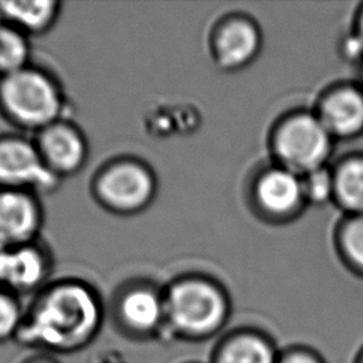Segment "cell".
Returning <instances> with one entry per match:
<instances>
[{
    "instance_id": "18",
    "label": "cell",
    "mask_w": 363,
    "mask_h": 363,
    "mask_svg": "<svg viewBox=\"0 0 363 363\" xmlns=\"http://www.w3.org/2000/svg\"><path fill=\"white\" fill-rule=\"evenodd\" d=\"M26 306L21 296L0 288V345L16 340L24 319Z\"/></svg>"
},
{
    "instance_id": "21",
    "label": "cell",
    "mask_w": 363,
    "mask_h": 363,
    "mask_svg": "<svg viewBox=\"0 0 363 363\" xmlns=\"http://www.w3.org/2000/svg\"><path fill=\"white\" fill-rule=\"evenodd\" d=\"M277 363H323V360L312 350L295 347L279 353Z\"/></svg>"
},
{
    "instance_id": "17",
    "label": "cell",
    "mask_w": 363,
    "mask_h": 363,
    "mask_svg": "<svg viewBox=\"0 0 363 363\" xmlns=\"http://www.w3.org/2000/svg\"><path fill=\"white\" fill-rule=\"evenodd\" d=\"M31 38L0 20V77L33 64Z\"/></svg>"
},
{
    "instance_id": "19",
    "label": "cell",
    "mask_w": 363,
    "mask_h": 363,
    "mask_svg": "<svg viewBox=\"0 0 363 363\" xmlns=\"http://www.w3.org/2000/svg\"><path fill=\"white\" fill-rule=\"evenodd\" d=\"M340 241L349 261L363 269V214L356 216L345 225Z\"/></svg>"
},
{
    "instance_id": "1",
    "label": "cell",
    "mask_w": 363,
    "mask_h": 363,
    "mask_svg": "<svg viewBox=\"0 0 363 363\" xmlns=\"http://www.w3.org/2000/svg\"><path fill=\"white\" fill-rule=\"evenodd\" d=\"M106 306L99 291L77 277L51 279L33 295L14 342L48 354L75 353L102 329Z\"/></svg>"
},
{
    "instance_id": "8",
    "label": "cell",
    "mask_w": 363,
    "mask_h": 363,
    "mask_svg": "<svg viewBox=\"0 0 363 363\" xmlns=\"http://www.w3.org/2000/svg\"><path fill=\"white\" fill-rule=\"evenodd\" d=\"M54 257L43 238L20 245L0 244V288L34 295L51 281Z\"/></svg>"
},
{
    "instance_id": "13",
    "label": "cell",
    "mask_w": 363,
    "mask_h": 363,
    "mask_svg": "<svg viewBox=\"0 0 363 363\" xmlns=\"http://www.w3.org/2000/svg\"><path fill=\"white\" fill-rule=\"evenodd\" d=\"M257 199L271 214L285 216L298 208L305 199L302 180L296 173L282 167L272 169L257 183Z\"/></svg>"
},
{
    "instance_id": "15",
    "label": "cell",
    "mask_w": 363,
    "mask_h": 363,
    "mask_svg": "<svg viewBox=\"0 0 363 363\" xmlns=\"http://www.w3.org/2000/svg\"><path fill=\"white\" fill-rule=\"evenodd\" d=\"M279 353L261 335L242 332L225 339L214 353L213 363H277Z\"/></svg>"
},
{
    "instance_id": "12",
    "label": "cell",
    "mask_w": 363,
    "mask_h": 363,
    "mask_svg": "<svg viewBox=\"0 0 363 363\" xmlns=\"http://www.w3.org/2000/svg\"><path fill=\"white\" fill-rule=\"evenodd\" d=\"M319 121L335 136H353L363 130V94L352 88L336 89L320 104Z\"/></svg>"
},
{
    "instance_id": "10",
    "label": "cell",
    "mask_w": 363,
    "mask_h": 363,
    "mask_svg": "<svg viewBox=\"0 0 363 363\" xmlns=\"http://www.w3.org/2000/svg\"><path fill=\"white\" fill-rule=\"evenodd\" d=\"M44 220L41 196L0 187V244L20 245L40 240Z\"/></svg>"
},
{
    "instance_id": "3",
    "label": "cell",
    "mask_w": 363,
    "mask_h": 363,
    "mask_svg": "<svg viewBox=\"0 0 363 363\" xmlns=\"http://www.w3.org/2000/svg\"><path fill=\"white\" fill-rule=\"evenodd\" d=\"M89 193L106 213L128 217L140 213L152 203L156 179L140 159L128 155L113 156L94 172Z\"/></svg>"
},
{
    "instance_id": "11",
    "label": "cell",
    "mask_w": 363,
    "mask_h": 363,
    "mask_svg": "<svg viewBox=\"0 0 363 363\" xmlns=\"http://www.w3.org/2000/svg\"><path fill=\"white\" fill-rule=\"evenodd\" d=\"M62 13L57 0H1L0 20L16 27L30 38L47 34Z\"/></svg>"
},
{
    "instance_id": "24",
    "label": "cell",
    "mask_w": 363,
    "mask_h": 363,
    "mask_svg": "<svg viewBox=\"0 0 363 363\" xmlns=\"http://www.w3.org/2000/svg\"><path fill=\"white\" fill-rule=\"evenodd\" d=\"M357 363H363V352H362V354L359 356V359H357Z\"/></svg>"
},
{
    "instance_id": "7",
    "label": "cell",
    "mask_w": 363,
    "mask_h": 363,
    "mask_svg": "<svg viewBox=\"0 0 363 363\" xmlns=\"http://www.w3.org/2000/svg\"><path fill=\"white\" fill-rule=\"evenodd\" d=\"M109 313L125 335L147 337L164 329V294L143 281L123 282L112 294Z\"/></svg>"
},
{
    "instance_id": "20",
    "label": "cell",
    "mask_w": 363,
    "mask_h": 363,
    "mask_svg": "<svg viewBox=\"0 0 363 363\" xmlns=\"http://www.w3.org/2000/svg\"><path fill=\"white\" fill-rule=\"evenodd\" d=\"M303 196L313 203H323L333 194V174L319 167L305 174L302 180Z\"/></svg>"
},
{
    "instance_id": "16",
    "label": "cell",
    "mask_w": 363,
    "mask_h": 363,
    "mask_svg": "<svg viewBox=\"0 0 363 363\" xmlns=\"http://www.w3.org/2000/svg\"><path fill=\"white\" fill-rule=\"evenodd\" d=\"M333 194L347 210L363 214V159L343 162L333 174Z\"/></svg>"
},
{
    "instance_id": "14",
    "label": "cell",
    "mask_w": 363,
    "mask_h": 363,
    "mask_svg": "<svg viewBox=\"0 0 363 363\" xmlns=\"http://www.w3.org/2000/svg\"><path fill=\"white\" fill-rule=\"evenodd\" d=\"M259 47V35L255 27L244 20L225 23L216 37V55L225 68H238L247 64Z\"/></svg>"
},
{
    "instance_id": "6",
    "label": "cell",
    "mask_w": 363,
    "mask_h": 363,
    "mask_svg": "<svg viewBox=\"0 0 363 363\" xmlns=\"http://www.w3.org/2000/svg\"><path fill=\"white\" fill-rule=\"evenodd\" d=\"M330 136L319 118L296 115L278 128L274 149L285 169L306 174L323 167L330 150Z\"/></svg>"
},
{
    "instance_id": "23",
    "label": "cell",
    "mask_w": 363,
    "mask_h": 363,
    "mask_svg": "<svg viewBox=\"0 0 363 363\" xmlns=\"http://www.w3.org/2000/svg\"><path fill=\"white\" fill-rule=\"evenodd\" d=\"M357 35H359V38L363 41V13H362V16H360V18H359V30H357Z\"/></svg>"
},
{
    "instance_id": "9",
    "label": "cell",
    "mask_w": 363,
    "mask_h": 363,
    "mask_svg": "<svg viewBox=\"0 0 363 363\" xmlns=\"http://www.w3.org/2000/svg\"><path fill=\"white\" fill-rule=\"evenodd\" d=\"M47 169L60 180L78 174L89 160V142L69 116L31 135Z\"/></svg>"
},
{
    "instance_id": "5",
    "label": "cell",
    "mask_w": 363,
    "mask_h": 363,
    "mask_svg": "<svg viewBox=\"0 0 363 363\" xmlns=\"http://www.w3.org/2000/svg\"><path fill=\"white\" fill-rule=\"evenodd\" d=\"M62 180L44 164L33 136L23 132L0 133V187L51 194Z\"/></svg>"
},
{
    "instance_id": "2",
    "label": "cell",
    "mask_w": 363,
    "mask_h": 363,
    "mask_svg": "<svg viewBox=\"0 0 363 363\" xmlns=\"http://www.w3.org/2000/svg\"><path fill=\"white\" fill-rule=\"evenodd\" d=\"M68 112L65 89L50 69L33 62L0 77V116L17 132L34 135Z\"/></svg>"
},
{
    "instance_id": "22",
    "label": "cell",
    "mask_w": 363,
    "mask_h": 363,
    "mask_svg": "<svg viewBox=\"0 0 363 363\" xmlns=\"http://www.w3.org/2000/svg\"><path fill=\"white\" fill-rule=\"evenodd\" d=\"M23 363H60L52 354L48 353H40L35 356H31L28 359H26Z\"/></svg>"
},
{
    "instance_id": "4",
    "label": "cell",
    "mask_w": 363,
    "mask_h": 363,
    "mask_svg": "<svg viewBox=\"0 0 363 363\" xmlns=\"http://www.w3.org/2000/svg\"><path fill=\"white\" fill-rule=\"evenodd\" d=\"M164 294V328L184 337L213 335L225 320L227 303L223 294L210 282L182 279Z\"/></svg>"
}]
</instances>
